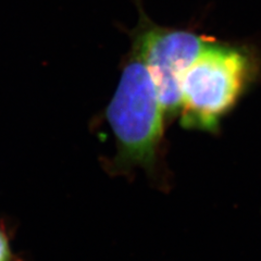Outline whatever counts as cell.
Returning <instances> with one entry per match:
<instances>
[{"label": "cell", "instance_id": "6da1fadb", "mask_svg": "<svg viewBox=\"0 0 261 261\" xmlns=\"http://www.w3.org/2000/svg\"><path fill=\"white\" fill-rule=\"evenodd\" d=\"M106 114L118 144L116 167L120 170L142 167L152 173L166 113L156 85L135 46Z\"/></svg>", "mask_w": 261, "mask_h": 261}, {"label": "cell", "instance_id": "3957f363", "mask_svg": "<svg viewBox=\"0 0 261 261\" xmlns=\"http://www.w3.org/2000/svg\"><path fill=\"white\" fill-rule=\"evenodd\" d=\"M209 42L193 32L158 27L147 28L137 36L134 46L150 73L168 116L181 109L183 79Z\"/></svg>", "mask_w": 261, "mask_h": 261}, {"label": "cell", "instance_id": "277c9868", "mask_svg": "<svg viewBox=\"0 0 261 261\" xmlns=\"http://www.w3.org/2000/svg\"><path fill=\"white\" fill-rule=\"evenodd\" d=\"M12 251L9 242V236H8L5 227L0 225V261H11Z\"/></svg>", "mask_w": 261, "mask_h": 261}, {"label": "cell", "instance_id": "7a4b0ae2", "mask_svg": "<svg viewBox=\"0 0 261 261\" xmlns=\"http://www.w3.org/2000/svg\"><path fill=\"white\" fill-rule=\"evenodd\" d=\"M255 72V60L246 49L210 40L183 79L182 124L217 130Z\"/></svg>", "mask_w": 261, "mask_h": 261}]
</instances>
